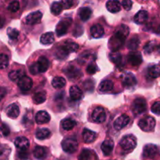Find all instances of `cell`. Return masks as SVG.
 <instances>
[{"label":"cell","mask_w":160,"mask_h":160,"mask_svg":"<svg viewBox=\"0 0 160 160\" xmlns=\"http://www.w3.org/2000/svg\"><path fill=\"white\" fill-rule=\"evenodd\" d=\"M128 34H129V28L128 26L121 25L119 27L115 34H113V36H112L109 40V48L112 51H117L123 45Z\"/></svg>","instance_id":"cell-1"},{"label":"cell","mask_w":160,"mask_h":160,"mask_svg":"<svg viewBox=\"0 0 160 160\" xmlns=\"http://www.w3.org/2000/svg\"><path fill=\"white\" fill-rule=\"evenodd\" d=\"M48 67H49V61L48 60V59L45 56H41L37 62L33 63L30 67V72L34 75L44 73L48 70Z\"/></svg>","instance_id":"cell-2"},{"label":"cell","mask_w":160,"mask_h":160,"mask_svg":"<svg viewBox=\"0 0 160 160\" xmlns=\"http://www.w3.org/2000/svg\"><path fill=\"white\" fill-rule=\"evenodd\" d=\"M120 145L124 151H131L134 149L137 145V140L134 136L128 134L121 139Z\"/></svg>","instance_id":"cell-3"},{"label":"cell","mask_w":160,"mask_h":160,"mask_svg":"<svg viewBox=\"0 0 160 160\" xmlns=\"http://www.w3.org/2000/svg\"><path fill=\"white\" fill-rule=\"evenodd\" d=\"M138 126L142 131H145V132H149V131L154 130L155 127H156V120L153 117L147 116L138 122Z\"/></svg>","instance_id":"cell-4"},{"label":"cell","mask_w":160,"mask_h":160,"mask_svg":"<svg viewBox=\"0 0 160 160\" xmlns=\"http://www.w3.org/2000/svg\"><path fill=\"white\" fill-rule=\"evenodd\" d=\"M62 148L67 153H73L78 148V142L74 138H67L62 142Z\"/></svg>","instance_id":"cell-5"},{"label":"cell","mask_w":160,"mask_h":160,"mask_svg":"<svg viewBox=\"0 0 160 160\" xmlns=\"http://www.w3.org/2000/svg\"><path fill=\"white\" fill-rule=\"evenodd\" d=\"M132 111L135 115H139V114L143 113L146 111L147 109V103L145 98H138L133 102L132 103Z\"/></svg>","instance_id":"cell-6"},{"label":"cell","mask_w":160,"mask_h":160,"mask_svg":"<svg viewBox=\"0 0 160 160\" xmlns=\"http://www.w3.org/2000/svg\"><path fill=\"white\" fill-rule=\"evenodd\" d=\"M92 118L96 123H102L106 120V113L105 109L101 106L96 107L92 113Z\"/></svg>","instance_id":"cell-7"},{"label":"cell","mask_w":160,"mask_h":160,"mask_svg":"<svg viewBox=\"0 0 160 160\" xmlns=\"http://www.w3.org/2000/svg\"><path fill=\"white\" fill-rule=\"evenodd\" d=\"M121 81L123 86L126 88H132L137 84V79L132 73H124L121 76Z\"/></svg>","instance_id":"cell-8"},{"label":"cell","mask_w":160,"mask_h":160,"mask_svg":"<svg viewBox=\"0 0 160 160\" xmlns=\"http://www.w3.org/2000/svg\"><path fill=\"white\" fill-rule=\"evenodd\" d=\"M42 18V12L41 11H35L31 12L25 17V23L28 25H34L39 23Z\"/></svg>","instance_id":"cell-9"},{"label":"cell","mask_w":160,"mask_h":160,"mask_svg":"<svg viewBox=\"0 0 160 160\" xmlns=\"http://www.w3.org/2000/svg\"><path fill=\"white\" fill-rule=\"evenodd\" d=\"M64 72H65L67 78L70 80H78V78L82 76V73H81V70L72 65L67 67L66 70H64Z\"/></svg>","instance_id":"cell-10"},{"label":"cell","mask_w":160,"mask_h":160,"mask_svg":"<svg viewBox=\"0 0 160 160\" xmlns=\"http://www.w3.org/2000/svg\"><path fill=\"white\" fill-rule=\"evenodd\" d=\"M130 122V117L126 114H123L120 117H119L114 122V128L117 131L123 129V128L127 126Z\"/></svg>","instance_id":"cell-11"},{"label":"cell","mask_w":160,"mask_h":160,"mask_svg":"<svg viewBox=\"0 0 160 160\" xmlns=\"http://www.w3.org/2000/svg\"><path fill=\"white\" fill-rule=\"evenodd\" d=\"M17 84H18V87L20 88V90L23 91V92H28V91L31 90V88H32L33 81L29 77L24 76L18 81Z\"/></svg>","instance_id":"cell-12"},{"label":"cell","mask_w":160,"mask_h":160,"mask_svg":"<svg viewBox=\"0 0 160 160\" xmlns=\"http://www.w3.org/2000/svg\"><path fill=\"white\" fill-rule=\"evenodd\" d=\"M6 113L9 118L16 119L20 115V108L16 103L10 104L6 109Z\"/></svg>","instance_id":"cell-13"},{"label":"cell","mask_w":160,"mask_h":160,"mask_svg":"<svg viewBox=\"0 0 160 160\" xmlns=\"http://www.w3.org/2000/svg\"><path fill=\"white\" fill-rule=\"evenodd\" d=\"M158 152V148L153 144H148L144 147L143 155L146 158H153Z\"/></svg>","instance_id":"cell-14"},{"label":"cell","mask_w":160,"mask_h":160,"mask_svg":"<svg viewBox=\"0 0 160 160\" xmlns=\"http://www.w3.org/2000/svg\"><path fill=\"white\" fill-rule=\"evenodd\" d=\"M15 146L18 148L20 151H26L29 147L30 143L28 138L25 137H18L14 141Z\"/></svg>","instance_id":"cell-15"},{"label":"cell","mask_w":160,"mask_h":160,"mask_svg":"<svg viewBox=\"0 0 160 160\" xmlns=\"http://www.w3.org/2000/svg\"><path fill=\"white\" fill-rule=\"evenodd\" d=\"M128 61L133 66H139L142 62V56L139 52H132L128 55Z\"/></svg>","instance_id":"cell-16"},{"label":"cell","mask_w":160,"mask_h":160,"mask_svg":"<svg viewBox=\"0 0 160 160\" xmlns=\"http://www.w3.org/2000/svg\"><path fill=\"white\" fill-rule=\"evenodd\" d=\"M70 22L69 20H62L57 24L56 28V34L58 36H62L67 34L68 28L70 27Z\"/></svg>","instance_id":"cell-17"},{"label":"cell","mask_w":160,"mask_h":160,"mask_svg":"<svg viewBox=\"0 0 160 160\" xmlns=\"http://www.w3.org/2000/svg\"><path fill=\"white\" fill-rule=\"evenodd\" d=\"M50 120V116L46 111H39L35 116V121L38 124L48 123Z\"/></svg>","instance_id":"cell-18"},{"label":"cell","mask_w":160,"mask_h":160,"mask_svg":"<svg viewBox=\"0 0 160 160\" xmlns=\"http://www.w3.org/2000/svg\"><path fill=\"white\" fill-rule=\"evenodd\" d=\"M114 143L112 140L110 139H107V140L104 141L101 145V149L102 151L103 154L106 156H109L112 153V149H113Z\"/></svg>","instance_id":"cell-19"},{"label":"cell","mask_w":160,"mask_h":160,"mask_svg":"<svg viewBox=\"0 0 160 160\" xmlns=\"http://www.w3.org/2000/svg\"><path fill=\"white\" fill-rule=\"evenodd\" d=\"M70 98L73 101H78L82 98L83 94L78 86H72L70 88Z\"/></svg>","instance_id":"cell-20"},{"label":"cell","mask_w":160,"mask_h":160,"mask_svg":"<svg viewBox=\"0 0 160 160\" xmlns=\"http://www.w3.org/2000/svg\"><path fill=\"white\" fill-rule=\"evenodd\" d=\"M97 134L88 129H84L83 131V139L86 143H92L96 139Z\"/></svg>","instance_id":"cell-21"},{"label":"cell","mask_w":160,"mask_h":160,"mask_svg":"<svg viewBox=\"0 0 160 160\" xmlns=\"http://www.w3.org/2000/svg\"><path fill=\"white\" fill-rule=\"evenodd\" d=\"M106 8L108 10L111 12H117L121 9V5L120 2L116 1V0H111L108 1L106 3Z\"/></svg>","instance_id":"cell-22"},{"label":"cell","mask_w":160,"mask_h":160,"mask_svg":"<svg viewBox=\"0 0 160 160\" xmlns=\"http://www.w3.org/2000/svg\"><path fill=\"white\" fill-rule=\"evenodd\" d=\"M91 34L95 38H101L104 34V29L100 24H95L91 28Z\"/></svg>","instance_id":"cell-23"},{"label":"cell","mask_w":160,"mask_h":160,"mask_svg":"<svg viewBox=\"0 0 160 160\" xmlns=\"http://www.w3.org/2000/svg\"><path fill=\"white\" fill-rule=\"evenodd\" d=\"M34 156L38 159H44L47 156V149L42 146H36L33 151Z\"/></svg>","instance_id":"cell-24"},{"label":"cell","mask_w":160,"mask_h":160,"mask_svg":"<svg viewBox=\"0 0 160 160\" xmlns=\"http://www.w3.org/2000/svg\"><path fill=\"white\" fill-rule=\"evenodd\" d=\"M55 41V36L52 32L45 33L42 35L40 38V42L42 45H50L53 43Z\"/></svg>","instance_id":"cell-25"},{"label":"cell","mask_w":160,"mask_h":160,"mask_svg":"<svg viewBox=\"0 0 160 160\" xmlns=\"http://www.w3.org/2000/svg\"><path fill=\"white\" fill-rule=\"evenodd\" d=\"M113 88V83L110 80H104L99 84V91L102 92H109Z\"/></svg>","instance_id":"cell-26"},{"label":"cell","mask_w":160,"mask_h":160,"mask_svg":"<svg viewBox=\"0 0 160 160\" xmlns=\"http://www.w3.org/2000/svg\"><path fill=\"white\" fill-rule=\"evenodd\" d=\"M61 46H62V48H63V49L67 52V54H70V52H76L77 50L78 49V48H79L78 44L75 43V42H70V41H69V42H66L65 43H64L62 45H61Z\"/></svg>","instance_id":"cell-27"},{"label":"cell","mask_w":160,"mask_h":160,"mask_svg":"<svg viewBox=\"0 0 160 160\" xmlns=\"http://www.w3.org/2000/svg\"><path fill=\"white\" fill-rule=\"evenodd\" d=\"M92 14V10L89 7H82L79 9V17L82 21L89 20Z\"/></svg>","instance_id":"cell-28"},{"label":"cell","mask_w":160,"mask_h":160,"mask_svg":"<svg viewBox=\"0 0 160 160\" xmlns=\"http://www.w3.org/2000/svg\"><path fill=\"white\" fill-rule=\"evenodd\" d=\"M148 17V14L146 11L141 10L134 16V22L137 23H144L147 21Z\"/></svg>","instance_id":"cell-29"},{"label":"cell","mask_w":160,"mask_h":160,"mask_svg":"<svg viewBox=\"0 0 160 160\" xmlns=\"http://www.w3.org/2000/svg\"><path fill=\"white\" fill-rule=\"evenodd\" d=\"M109 58H110L111 61L113 62L117 67H122L123 65V57H122V55L120 53L117 52L111 53L109 55Z\"/></svg>","instance_id":"cell-30"},{"label":"cell","mask_w":160,"mask_h":160,"mask_svg":"<svg viewBox=\"0 0 160 160\" xmlns=\"http://www.w3.org/2000/svg\"><path fill=\"white\" fill-rule=\"evenodd\" d=\"M33 102L35 104H42L46 100V92L42 91V92H36L33 95Z\"/></svg>","instance_id":"cell-31"},{"label":"cell","mask_w":160,"mask_h":160,"mask_svg":"<svg viewBox=\"0 0 160 160\" xmlns=\"http://www.w3.org/2000/svg\"><path fill=\"white\" fill-rule=\"evenodd\" d=\"M36 138L39 140H44L51 135V131L48 128H40L36 131Z\"/></svg>","instance_id":"cell-32"},{"label":"cell","mask_w":160,"mask_h":160,"mask_svg":"<svg viewBox=\"0 0 160 160\" xmlns=\"http://www.w3.org/2000/svg\"><path fill=\"white\" fill-rule=\"evenodd\" d=\"M23 77H24V73L20 70H12L9 73V78L12 81H19Z\"/></svg>","instance_id":"cell-33"},{"label":"cell","mask_w":160,"mask_h":160,"mask_svg":"<svg viewBox=\"0 0 160 160\" xmlns=\"http://www.w3.org/2000/svg\"><path fill=\"white\" fill-rule=\"evenodd\" d=\"M62 127L65 131H70L76 126L77 123L74 120L71 118L64 119L62 121Z\"/></svg>","instance_id":"cell-34"},{"label":"cell","mask_w":160,"mask_h":160,"mask_svg":"<svg viewBox=\"0 0 160 160\" xmlns=\"http://www.w3.org/2000/svg\"><path fill=\"white\" fill-rule=\"evenodd\" d=\"M52 85L55 88H62L66 85V80L62 77H56L52 81Z\"/></svg>","instance_id":"cell-35"},{"label":"cell","mask_w":160,"mask_h":160,"mask_svg":"<svg viewBox=\"0 0 160 160\" xmlns=\"http://www.w3.org/2000/svg\"><path fill=\"white\" fill-rule=\"evenodd\" d=\"M148 74L152 78H157L160 76V66L153 65L148 70Z\"/></svg>","instance_id":"cell-36"},{"label":"cell","mask_w":160,"mask_h":160,"mask_svg":"<svg viewBox=\"0 0 160 160\" xmlns=\"http://www.w3.org/2000/svg\"><path fill=\"white\" fill-rule=\"evenodd\" d=\"M62 8L63 7H62L61 2H54L51 6L52 13L55 16L59 15V14L61 12V11H62Z\"/></svg>","instance_id":"cell-37"},{"label":"cell","mask_w":160,"mask_h":160,"mask_svg":"<svg viewBox=\"0 0 160 160\" xmlns=\"http://www.w3.org/2000/svg\"><path fill=\"white\" fill-rule=\"evenodd\" d=\"M93 156V152L90 149H84L80 154L78 159L79 160H91Z\"/></svg>","instance_id":"cell-38"},{"label":"cell","mask_w":160,"mask_h":160,"mask_svg":"<svg viewBox=\"0 0 160 160\" xmlns=\"http://www.w3.org/2000/svg\"><path fill=\"white\" fill-rule=\"evenodd\" d=\"M158 45L156 44V42L155 41H152V42H150L146 44V45L145 46L144 49H145V52L146 54H150V53L152 52L154 50L157 49Z\"/></svg>","instance_id":"cell-39"},{"label":"cell","mask_w":160,"mask_h":160,"mask_svg":"<svg viewBox=\"0 0 160 160\" xmlns=\"http://www.w3.org/2000/svg\"><path fill=\"white\" fill-rule=\"evenodd\" d=\"M20 32L16 28H8L7 29V35L11 40H16L18 38Z\"/></svg>","instance_id":"cell-40"},{"label":"cell","mask_w":160,"mask_h":160,"mask_svg":"<svg viewBox=\"0 0 160 160\" xmlns=\"http://www.w3.org/2000/svg\"><path fill=\"white\" fill-rule=\"evenodd\" d=\"M139 45V39L138 38L134 37L132 39H131L128 43V48L131 50H135L138 48Z\"/></svg>","instance_id":"cell-41"},{"label":"cell","mask_w":160,"mask_h":160,"mask_svg":"<svg viewBox=\"0 0 160 160\" xmlns=\"http://www.w3.org/2000/svg\"><path fill=\"white\" fill-rule=\"evenodd\" d=\"M11 149L9 146L5 145H1V158L2 159H3V158H7L8 156L10 153Z\"/></svg>","instance_id":"cell-42"},{"label":"cell","mask_w":160,"mask_h":160,"mask_svg":"<svg viewBox=\"0 0 160 160\" xmlns=\"http://www.w3.org/2000/svg\"><path fill=\"white\" fill-rule=\"evenodd\" d=\"M0 62H1V69L3 70V69L6 68L9 65V58L6 55L2 53L1 56H0Z\"/></svg>","instance_id":"cell-43"},{"label":"cell","mask_w":160,"mask_h":160,"mask_svg":"<svg viewBox=\"0 0 160 160\" xmlns=\"http://www.w3.org/2000/svg\"><path fill=\"white\" fill-rule=\"evenodd\" d=\"M19 9H20V3L17 1L12 2L9 3V5L8 6V10L10 11V12H17Z\"/></svg>","instance_id":"cell-44"},{"label":"cell","mask_w":160,"mask_h":160,"mask_svg":"<svg viewBox=\"0 0 160 160\" xmlns=\"http://www.w3.org/2000/svg\"><path fill=\"white\" fill-rule=\"evenodd\" d=\"M152 112L156 115H160V101L156 102L151 108Z\"/></svg>","instance_id":"cell-45"},{"label":"cell","mask_w":160,"mask_h":160,"mask_svg":"<svg viewBox=\"0 0 160 160\" xmlns=\"http://www.w3.org/2000/svg\"><path fill=\"white\" fill-rule=\"evenodd\" d=\"M98 70V67L94 63L89 64L87 67V72L89 73V74H94V73H96Z\"/></svg>","instance_id":"cell-46"},{"label":"cell","mask_w":160,"mask_h":160,"mask_svg":"<svg viewBox=\"0 0 160 160\" xmlns=\"http://www.w3.org/2000/svg\"><path fill=\"white\" fill-rule=\"evenodd\" d=\"M1 130H2V135L6 137L10 133V130H9V127L7 126V124H5L4 123H2L1 126Z\"/></svg>","instance_id":"cell-47"},{"label":"cell","mask_w":160,"mask_h":160,"mask_svg":"<svg viewBox=\"0 0 160 160\" xmlns=\"http://www.w3.org/2000/svg\"><path fill=\"white\" fill-rule=\"evenodd\" d=\"M132 5L133 2L131 1H130V0H123L122 2V6H123V7L126 10H130L132 8Z\"/></svg>","instance_id":"cell-48"},{"label":"cell","mask_w":160,"mask_h":160,"mask_svg":"<svg viewBox=\"0 0 160 160\" xmlns=\"http://www.w3.org/2000/svg\"><path fill=\"white\" fill-rule=\"evenodd\" d=\"M60 2L64 9H69V8L71 7L72 4H73V2L69 1V0H63V1Z\"/></svg>","instance_id":"cell-49"},{"label":"cell","mask_w":160,"mask_h":160,"mask_svg":"<svg viewBox=\"0 0 160 160\" xmlns=\"http://www.w3.org/2000/svg\"><path fill=\"white\" fill-rule=\"evenodd\" d=\"M20 158L23 160H26L28 159V154H27V150L26 151H20Z\"/></svg>","instance_id":"cell-50"},{"label":"cell","mask_w":160,"mask_h":160,"mask_svg":"<svg viewBox=\"0 0 160 160\" xmlns=\"http://www.w3.org/2000/svg\"><path fill=\"white\" fill-rule=\"evenodd\" d=\"M156 50H157V52H159V54L160 55V44L157 46V49H156Z\"/></svg>","instance_id":"cell-51"}]
</instances>
